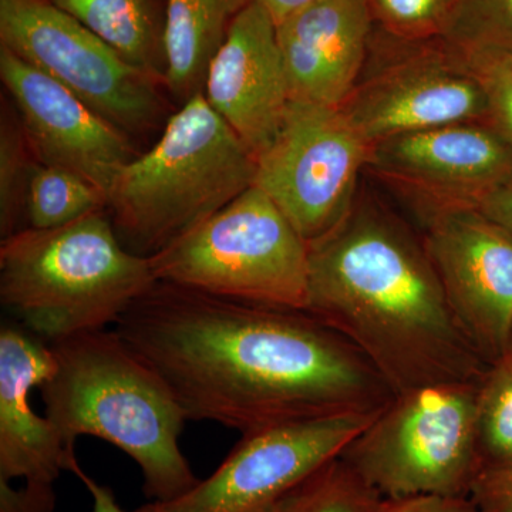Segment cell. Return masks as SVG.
Returning <instances> with one entry per match:
<instances>
[{
	"label": "cell",
	"instance_id": "cell-1",
	"mask_svg": "<svg viewBox=\"0 0 512 512\" xmlns=\"http://www.w3.org/2000/svg\"><path fill=\"white\" fill-rule=\"evenodd\" d=\"M114 330L164 380L187 420L241 434L377 413L394 394L348 339L299 309L157 281Z\"/></svg>",
	"mask_w": 512,
	"mask_h": 512
},
{
	"label": "cell",
	"instance_id": "cell-2",
	"mask_svg": "<svg viewBox=\"0 0 512 512\" xmlns=\"http://www.w3.org/2000/svg\"><path fill=\"white\" fill-rule=\"evenodd\" d=\"M305 311L348 339L393 393L477 382L490 366L454 318L423 234L360 194L309 244Z\"/></svg>",
	"mask_w": 512,
	"mask_h": 512
},
{
	"label": "cell",
	"instance_id": "cell-3",
	"mask_svg": "<svg viewBox=\"0 0 512 512\" xmlns=\"http://www.w3.org/2000/svg\"><path fill=\"white\" fill-rule=\"evenodd\" d=\"M50 343L56 370L42 387L46 417L73 448L80 436L109 441L133 458L147 498L165 503L200 478L180 448L187 420L164 380L116 330H92Z\"/></svg>",
	"mask_w": 512,
	"mask_h": 512
},
{
	"label": "cell",
	"instance_id": "cell-4",
	"mask_svg": "<svg viewBox=\"0 0 512 512\" xmlns=\"http://www.w3.org/2000/svg\"><path fill=\"white\" fill-rule=\"evenodd\" d=\"M104 211L63 227L23 228L0 247V302L46 342L107 329L156 284Z\"/></svg>",
	"mask_w": 512,
	"mask_h": 512
},
{
	"label": "cell",
	"instance_id": "cell-5",
	"mask_svg": "<svg viewBox=\"0 0 512 512\" xmlns=\"http://www.w3.org/2000/svg\"><path fill=\"white\" fill-rule=\"evenodd\" d=\"M255 174V157L201 92L121 168L106 208L121 244L150 258L251 188Z\"/></svg>",
	"mask_w": 512,
	"mask_h": 512
},
{
	"label": "cell",
	"instance_id": "cell-6",
	"mask_svg": "<svg viewBox=\"0 0 512 512\" xmlns=\"http://www.w3.org/2000/svg\"><path fill=\"white\" fill-rule=\"evenodd\" d=\"M150 262L157 281L217 298L308 306L309 244L255 185Z\"/></svg>",
	"mask_w": 512,
	"mask_h": 512
},
{
	"label": "cell",
	"instance_id": "cell-7",
	"mask_svg": "<svg viewBox=\"0 0 512 512\" xmlns=\"http://www.w3.org/2000/svg\"><path fill=\"white\" fill-rule=\"evenodd\" d=\"M480 380L394 393L340 458L382 498L470 497L481 473Z\"/></svg>",
	"mask_w": 512,
	"mask_h": 512
},
{
	"label": "cell",
	"instance_id": "cell-8",
	"mask_svg": "<svg viewBox=\"0 0 512 512\" xmlns=\"http://www.w3.org/2000/svg\"><path fill=\"white\" fill-rule=\"evenodd\" d=\"M362 77L339 107L367 143L456 123H487L488 106L460 47L373 29Z\"/></svg>",
	"mask_w": 512,
	"mask_h": 512
},
{
	"label": "cell",
	"instance_id": "cell-9",
	"mask_svg": "<svg viewBox=\"0 0 512 512\" xmlns=\"http://www.w3.org/2000/svg\"><path fill=\"white\" fill-rule=\"evenodd\" d=\"M0 42L128 137L160 120L163 83L50 0H0Z\"/></svg>",
	"mask_w": 512,
	"mask_h": 512
},
{
	"label": "cell",
	"instance_id": "cell-10",
	"mask_svg": "<svg viewBox=\"0 0 512 512\" xmlns=\"http://www.w3.org/2000/svg\"><path fill=\"white\" fill-rule=\"evenodd\" d=\"M369 151L342 110L291 101L274 140L255 158L254 185L311 244L355 204Z\"/></svg>",
	"mask_w": 512,
	"mask_h": 512
},
{
	"label": "cell",
	"instance_id": "cell-11",
	"mask_svg": "<svg viewBox=\"0 0 512 512\" xmlns=\"http://www.w3.org/2000/svg\"><path fill=\"white\" fill-rule=\"evenodd\" d=\"M366 171L424 227L447 212L481 210L512 175V144L487 123L448 124L376 141Z\"/></svg>",
	"mask_w": 512,
	"mask_h": 512
},
{
	"label": "cell",
	"instance_id": "cell-12",
	"mask_svg": "<svg viewBox=\"0 0 512 512\" xmlns=\"http://www.w3.org/2000/svg\"><path fill=\"white\" fill-rule=\"evenodd\" d=\"M377 414H346L242 434L221 466L191 491L134 512H264L340 456Z\"/></svg>",
	"mask_w": 512,
	"mask_h": 512
},
{
	"label": "cell",
	"instance_id": "cell-13",
	"mask_svg": "<svg viewBox=\"0 0 512 512\" xmlns=\"http://www.w3.org/2000/svg\"><path fill=\"white\" fill-rule=\"evenodd\" d=\"M423 228L464 335L487 365L503 359L512 340V232L480 210L447 212Z\"/></svg>",
	"mask_w": 512,
	"mask_h": 512
},
{
	"label": "cell",
	"instance_id": "cell-14",
	"mask_svg": "<svg viewBox=\"0 0 512 512\" xmlns=\"http://www.w3.org/2000/svg\"><path fill=\"white\" fill-rule=\"evenodd\" d=\"M0 79L15 103L33 156L82 175L107 197L121 168L136 157L130 137L3 46Z\"/></svg>",
	"mask_w": 512,
	"mask_h": 512
},
{
	"label": "cell",
	"instance_id": "cell-15",
	"mask_svg": "<svg viewBox=\"0 0 512 512\" xmlns=\"http://www.w3.org/2000/svg\"><path fill=\"white\" fill-rule=\"evenodd\" d=\"M202 93L255 158L274 140L291 92L274 19L255 0L232 23Z\"/></svg>",
	"mask_w": 512,
	"mask_h": 512
},
{
	"label": "cell",
	"instance_id": "cell-16",
	"mask_svg": "<svg viewBox=\"0 0 512 512\" xmlns=\"http://www.w3.org/2000/svg\"><path fill=\"white\" fill-rule=\"evenodd\" d=\"M373 29L365 0H318L276 25L291 101L339 109L365 70Z\"/></svg>",
	"mask_w": 512,
	"mask_h": 512
},
{
	"label": "cell",
	"instance_id": "cell-17",
	"mask_svg": "<svg viewBox=\"0 0 512 512\" xmlns=\"http://www.w3.org/2000/svg\"><path fill=\"white\" fill-rule=\"evenodd\" d=\"M56 370L50 343L25 326L0 329V480L25 478L26 484L53 485L77 460L60 431L37 416L30 393Z\"/></svg>",
	"mask_w": 512,
	"mask_h": 512
},
{
	"label": "cell",
	"instance_id": "cell-18",
	"mask_svg": "<svg viewBox=\"0 0 512 512\" xmlns=\"http://www.w3.org/2000/svg\"><path fill=\"white\" fill-rule=\"evenodd\" d=\"M252 0H165L164 86L184 103L204 90L232 23Z\"/></svg>",
	"mask_w": 512,
	"mask_h": 512
},
{
	"label": "cell",
	"instance_id": "cell-19",
	"mask_svg": "<svg viewBox=\"0 0 512 512\" xmlns=\"http://www.w3.org/2000/svg\"><path fill=\"white\" fill-rule=\"evenodd\" d=\"M126 62L164 84V26L156 0H50Z\"/></svg>",
	"mask_w": 512,
	"mask_h": 512
},
{
	"label": "cell",
	"instance_id": "cell-20",
	"mask_svg": "<svg viewBox=\"0 0 512 512\" xmlns=\"http://www.w3.org/2000/svg\"><path fill=\"white\" fill-rule=\"evenodd\" d=\"M106 205V194L82 175L56 165L40 163L33 167L30 175L26 228L63 227L104 210Z\"/></svg>",
	"mask_w": 512,
	"mask_h": 512
},
{
	"label": "cell",
	"instance_id": "cell-21",
	"mask_svg": "<svg viewBox=\"0 0 512 512\" xmlns=\"http://www.w3.org/2000/svg\"><path fill=\"white\" fill-rule=\"evenodd\" d=\"M380 494L340 458H332L264 512H376Z\"/></svg>",
	"mask_w": 512,
	"mask_h": 512
},
{
	"label": "cell",
	"instance_id": "cell-22",
	"mask_svg": "<svg viewBox=\"0 0 512 512\" xmlns=\"http://www.w3.org/2000/svg\"><path fill=\"white\" fill-rule=\"evenodd\" d=\"M477 437L481 473L512 468L511 355L491 363L478 384Z\"/></svg>",
	"mask_w": 512,
	"mask_h": 512
},
{
	"label": "cell",
	"instance_id": "cell-23",
	"mask_svg": "<svg viewBox=\"0 0 512 512\" xmlns=\"http://www.w3.org/2000/svg\"><path fill=\"white\" fill-rule=\"evenodd\" d=\"M375 29L407 42L446 40L464 0H365Z\"/></svg>",
	"mask_w": 512,
	"mask_h": 512
},
{
	"label": "cell",
	"instance_id": "cell-24",
	"mask_svg": "<svg viewBox=\"0 0 512 512\" xmlns=\"http://www.w3.org/2000/svg\"><path fill=\"white\" fill-rule=\"evenodd\" d=\"M32 148L18 116L3 106L0 120V234L2 239L20 231L26 218V197L32 175Z\"/></svg>",
	"mask_w": 512,
	"mask_h": 512
},
{
	"label": "cell",
	"instance_id": "cell-25",
	"mask_svg": "<svg viewBox=\"0 0 512 512\" xmlns=\"http://www.w3.org/2000/svg\"><path fill=\"white\" fill-rule=\"evenodd\" d=\"M457 47L483 89L487 124L512 144V53L491 47Z\"/></svg>",
	"mask_w": 512,
	"mask_h": 512
},
{
	"label": "cell",
	"instance_id": "cell-26",
	"mask_svg": "<svg viewBox=\"0 0 512 512\" xmlns=\"http://www.w3.org/2000/svg\"><path fill=\"white\" fill-rule=\"evenodd\" d=\"M447 42L512 53V0H464Z\"/></svg>",
	"mask_w": 512,
	"mask_h": 512
},
{
	"label": "cell",
	"instance_id": "cell-27",
	"mask_svg": "<svg viewBox=\"0 0 512 512\" xmlns=\"http://www.w3.org/2000/svg\"><path fill=\"white\" fill-rule=\"evenodd\" d=\"M470 498L480 512H512V468L481 473Z\"/></svg>",
	"mask_w": 512,
	"mask_h": 512
},
{
	"label": "cell",
	"instance_id": "cell-28",
	"mask_svg": "<svg viewBox=\"0 0 512 512\" xmlns=\"http://www.w3.org/2000/svg\"><path fill=\"white\" fill-rule=\"evenodd\" d=\"M376 512H480L470 497L410 495L382 498Z\"/></svg>",
	"mask_w": 512,
	"mask_h": 512
},
{
	"label": "cell",
	"instance_id": "cell-29",
	"mask_svg": "<svg viewBox=\"0 0 512 512\" xmlns=\"http://www.w3.org/2000/svg\"><path fill=\"white\" fill-rule=\"evenodd\" d=\"M55 507L53 485L25 484L15 490L10 481L0 480V512H53Z\"/></svg>",
	"mask_w": 512,
	"mask_h": 512
},
{
	"label": "cell",
	"instance_id": "cell-30",
	"mask_svg": "<svg viewBox=\"0 0 512 512\" xmlns=\"http://www.w3.org/2000/svg\"><path fill=\"white\" fill-rule=\"evenodd\" d=\"M70 473L76 474V477L84 484V487L89 490L93 498V512H126L117 504L116 497H114L111 488L106 485H101L93 480L86 471L80 467L79 461L74 460L70 466Z\"/></svg>",
	"mask_w": 512,
	"mask_h": 512
},
{
	"label": "cell",
	"instance_id": "cell-31",
	"mask_svg": "<svg viewBox=\"0 0 512 512\" xmlns=\"http://www.w3.org/2000/svg\"><path fill=\"white\" fill-rule=\"evenodd\" d=\"M480 211L512 232V175L484 202Z\"/></svg>",
	"mask_w": 512,
	"mask_h": 512
},
{
	"label": "cell",
	"instance_id": "cell-32",
	"mask_svg": "<svg viewBox=\"0 0 512 512\" xmlns=\"http://www.w3.org/2000/svg\"><path fill=\"white\" fill-rule=\"evenodd\" d=\"M255 2H258L271 15L275 25H279L288 16L318 0H255Z\"/></svg>",
	"mask_w": 512,
	"mask_h": 512
},
{
	"label": "cell",
	"instance_id": "cell-33",
	"mask_svg": "<svg viewBox=\"0 0 512 512\" xmlns=\"http://www.w3.org/2000/svg\"><path fill=\"white\" fill-rule=\"evenodd\" d=\"M507 355H511L512 356V340H511V346H510V350H508V353Z\"/></svg>",
	"mask_w": 512,
	"mask_h": 512
}]
</instances>
